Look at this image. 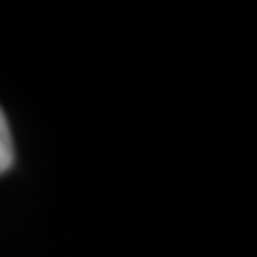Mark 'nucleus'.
<instances>
[{
  "mask_svg": "<svg viewBox=\"0 0 257 257\" xmlns=\"http://www.w3.org/2000/svg\"><path fill=\"white\" fill-rule=\"evenodd\" d=\"M15 161V148H13V138L9 131V122L3 107H0V176L7 174L13 167Z\"/></svg>",
  "mask_w": 257,
  "mask_h": 257,
  "instance_id": "f257e3e1",
  "label": "nucleus"
}]
</instances>
